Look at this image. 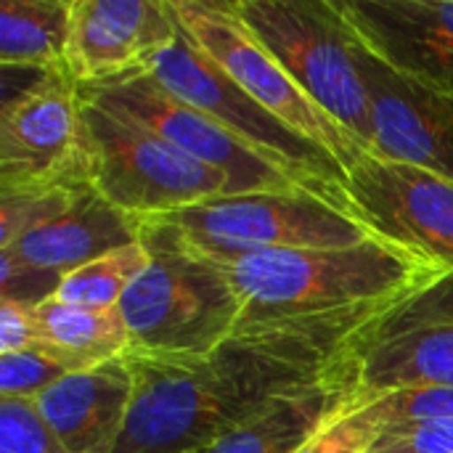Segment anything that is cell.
<instances>
[{"label":"cell","instance_id":"1","mask_svg":"<svg viewBox=\"0 0 453 453\" xmlns=\"http://www.w3.org/2000/svg\"><path fill=\"white\" fill-rule=\"evenodd\" d=\"M382 308L252 321L194 356L125 353L133 398L109 453L204 451L271 398L326 377L350 337Z\"/></svg>","mask_w":453,"mask_h":453},{"label":"cell","instance_id":"2","mask_svg":"<svg viewBox=\"0 0 453 453\" xmlns=\"http://www.w3.org/2000/svg\"><path fill=\"white\" fill-rule=\"evenodd\" d=\"M220 265L244 303V324L382 308L441 273L380 236L337 250H271Z\"/></svg>","mask_w":453,"mask_h":453},{"label":"cell","instance_id":"3","mask_svg":"<svg viewBox=\"0 0 453 453\" xmlns=\"http://www.w3.org/2000/svg\"><path fill=\"white\" fill-rule=\"evenodd\" d=\"M146 268L119 303L127 353H207L244 324V303L220 263L204 257L165 220H141Z\"/></svg>","mask_w":453,"mask_h":453},{"label":"cell","instance_id":"4","mask_svg":"<svg viewBox=\"0 0 453 453\" xmlns=\"http://www.w3.org/2000/svg\"><path fill=\"white\" fill-rule=\"evenodd\" d=\"M186 244L215 263L271 250H337L374 239L345 196L313 188L218 196L167 218Z\"/></svg>","mask_w":453,"mask_h":453},{"label":"cell","instance_id":"5","mask_svg":"<svg viewBox=\"0 0 453 453\" xmlns=\"http://www.w3.org/2000/svg\"><path fill=\"white\" fill-rule=\"evenodd\" d=\"M300 90L369 151L372 114L358 40L334 0H234Z\"/></svg>","mask_w":453,"mask_h":453},{"label":"cell","instance_id":"6","mask_svg":"<svg viewBox=\"0 0 453 453\" xmlns=\"http://www.w3.org/2000/svg\"><path fill=\"white\" fill-rule=\"evenodd\" d=\"M334 372L348 382L353 406L401 390L453 388V271L374 313L350 337Z\"/></svg>","mask_w":453,"mask_h":453},{"label":"cell","instance_id":"7","mask_svg":"<svg viewBox=\"0 0 453 453\" xmlns=\"http://www.w3.org/2000/svg\"><path fill=\"white\" fill-rule=\"evenodd\" d=\"M90 133V186L135 220H157L186 207L231 196V180L149 127L85 98Z\"/></svg>","mask_w":453,"mask_h":453},{"label":"cell","instance_id":"8","mask_svg":"<svg viewBox=\"0 0 453 453\" xmlns=\"http://www.w3.org/2000/svg\"><path fill=\"white\" fill-rule=\"evenodd\" d=\"M146 69L180 101L207 114L223 130H228L255 151L265 154L311 188L342 196V165L321 146L295 133L276 114L263 109L212 58H207L183 35V29L146 64Z\"/></svg>","mask_w":453,"mask_h":453},{"label":"cell","instance_id":"9","mask_svg":"<svg viewBox=\"0 0 453 453\" xmlns=\"http://www.w3.org/2000/svg\"><path fill=\"white\" fill-rule=\"evenodd\" d=\"M90 183V133L82 88L69 72L29 80L0 109V191H50Z\"/></svg>","mask_w":453,"mask_h":453},{"label":"cell","instance_id":"10","mask_svg":"<svg viewBox=\"0 0 453 453\" xmlns=\"http://www.w3.org/2000/svg\"><path fill=\"white\" fill-rule=\"evenodd\" d=\"M183 35L212 58L263 109L332 154L348 170L364 149L321 106H316L273 53L252 35L234 0H170Z\"/></svg>","mask_w":453,"mask_h":453},{"label":"cell","instance_id":"11","mask_svg":"<svg viewBox=\"0 0 453 453\" xmlns=\"http://www.w3.org/2000/svg\"><path fill=\"white\" fill-rule=\"evenodd\" d=\"M82 96L109 111H117L149 127L151 133L162 135L180 151L204 162L207 167L220 170L231 180V196L257 194V191L311 188L297 175H292L265 154L255 151L228 130H223L207 114L180 101L149 69H138L98 85H85Z\"/></svg>","mask_w":453,"mask_h":453},{"label":"cell","instance_id":"12","mask_svg":"<svg viewBox=\"0 0 453 453\" xmlns=\"http://www.w3.org/2000/svg\"><path fill=\"white\" fill-rule=\"evenodd\" d=\"M342 196L380 239L453 271V183L372 151L345 170Z\"/></svg>","mask_w":453,"mask_h":453},{"label":"cell","instance_id":"13","mask_svg":"<svg viewBox=\"0 0 453 453\" xmlns=\"http://www.w3.org/2000/svg\"><path fill=\"white\" fill-rule=\"evenodd\" d=\"M358 61L372 114L369 151L453 183V96L393 72L361 42Z\"/></svg>","mask_w":453,"mask_h":453},{"label":"cell","instance_id":"14","mask_svg":"<svg viewBox=\"0 0 453 453\" xmlns=\"http://www.w3.org/2000/svg\"><path fill=\"white\" fill-rule=\"evenodd\" d=\"M170 0H72L64 69L77 85H98L138 69L178 37Z\"/></svg>","mask_w":453,"mask_h":453},{"label":"cell","instance_id":"15","mask_svg":"<svg viewBox=\"0 0 453 453\" xmlns=\"http://www.w3.org/2000/svg\"><path fill=\"white\" fill-rule=\"evenodd\" d=\"M358 42L393 72L453 96V0H334Z\"/></svg>","mask_w":453,"mask_h":453},{"label":"cell","instance_id":"16","mask_svg":"<svg viewBox=\"0 0 453 453\" xmlns=\"http://www.w3.org/2000/svg\"><path fill=\"white\" fill-rule=\"evenodd\" d=\"M133 398L127 358L72 372L35 401L40 417L66 453H109L114 449Z\"/></svg>","mask_w":453,"mask_h":453},{"label":"cell","instance_id":"17","mask_svg":"<svg viewBox=\"0 0 453 453\" xmlns=\"http://www.w3.org/2000/svg\"><path fill=\"white\" fill-rule=\"evenodd\" d=\"M135 242H141V220L109 204L93 186H85L58 218L0 250L32 268L64 279L88 260Z\"/></svg>","mask_w":453,"mask_h":453},{"label":"cell","instance_id":"18","mask_svg":"<svg viewBox=\"0 0 453 453\" xmlns=\"http://www.w3.org/2000/svg\"><path fill=\"white\" fill-rule=\"evenodd\" d=\"M350 406L353 393L332 369L316 382L271 398L199 453H297Z\"/></svg>","mask_w":453,"mask_h":453},{"label":"cell","instance_id":"19","mask_svg":"<svg viewBox=\"0 0 453 453\" xmlns=\"http://www.w3.org/2000/svg\"><path fill=\"white\" fill-rule=\"evenodd\" d=\"M32 311L37 326V348L50 353L69 372L109 364L130 350L119 308L96 311L50 297Z\"/></svg>","mask_w":453,"mask_h":453},{"label":"cell","instance_id":"20","mask_svg":"<svg viewBox=\"0 0 453 453\" xmlns=\"http://www.w3.org/2000/svg\"><path fill=\"white\" fill-rule=\"evenodd\" d=\"M72 29V0H3L0 64L19 72L64 66Z\"/></svg>","mask_w":453,"mask_h":453},{"label":"cell","instance_id":"21","mask_svg":"<svg viewBox=\"0 0 453 453\" xmlns=\"http://www.w3.org/2000/svg\"><path fill=\"white\" fill-rule=\"evenodd\" d=\"M146 263H149V250L143 247V242L111 250L69 271L61 279L53 297L82 308L114 311L119 308L125 292L130 289L135 276L146 268Z\"/></svg>","mask_w":453,"mask_h":453},{"label":"cell","instance_id":"22","mask_svg":"<svg viewBox=\"0 0 453 453\" xmlns=\"http://www.w3.org/2000/svg\"><path fill=\"white\" fill-rule=\"evenodd\" d=\"M90 186V183H85ZM85 186L50 188V191H0V247L13 244L32 228L58 218Z\"/></svg>","mask_w":453,"mask_h":453},{"label":"cell","instance_id":"23","mask_svg":"<svg viewBox=\"0 0 453 453\" xmlns=\"http://www.w3.org/2000/svg\"><path fill=\"white\" fill-rule=\"evenodd\" d=\"M369 406L377 414L382 433L430 422H453V388L401 390L382 395Z\"/></svg>","mask_w":453,"mask_h":453},{"label":"cell","instance_id":"24","mask_svg":"<svg viewBox=\"0 0 453 453\" xmlns=\"http://www.w3.org/2000/svg\"><path fill=\"white\" fill-rule=\"evenodd\" d=\"M72 374L42 348L0 356V398H37L50 385Z\"/></svg>","mask_w":453,"mask_h":453},{"label":"cell","instance_id":"25","mask_svg":"<svg viewBox=\"0 0 453 453\" xmlns=\"http://www.w3.org/2000/svg\"><path fill=\"white\" fill-rule=\"evenodd\" d=\"M0 453H66L32 398H0Z\"/></svg>","mask_w":453,"mask_h":453},{"label":"cell","instance_id":"26","mask_svg":"<svg viewBox=\"0 0 453 453\" xmlns=\"http://www.w3.org/2000/svg\"><path fill=\"white\" fill-rule=\"evenodd\" d=\"M382 425L372 406H350L297 453H372Z\"/></svg>","mask_w":453,"mask_h":453},{"label":"cell","instance_id":"27","mask_svg":"<svg viewBox=\"0 0 453 453\" xmlns=\"http://www.w3.org/2000/svg\"><path fill=\"white\" fill-rule=\"evenodd\" d=\"M61 279L50 276L40 268H32L13 257L11 252L0 250V300H13L21 305H40L50 300L58 289Z\"/></svg>","mask_w":453,"mask_h":453},{"label":"cell","instance_id":"28","mask_svg":"<svg viewBox=\"0 0 453 453\" xmlns=\"http://www.w3.org/2000/svg\"><path fill=\"white\" fill-rule=\"evenodd\" d=\"M372 453H453V422H430L380 435Z\"/></svg>","mask_w":453,"mask_h":453},{"label":"cell","instance_id":"29","mask_svg":"<svg viewBox=\"0 0 453 453\" xmlns=\"http://www.w3.org/2000/svg\"><path fill=\"white\" fill-rule=\"evenodd\" d=\"M37 345L35 311L29 305L0 300V356Z\"/></svg>","mask_w":453,"mask_h":453}]
</instances>
